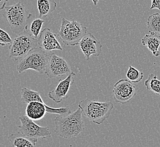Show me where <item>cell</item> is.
I'll use <instances>...</instances> for the list:
<instances>
[{"instance_id":"3","label":"cell","mask_w":160,"mask_h":147,"mask_svg":"<svg viewBox=\"0 0 160 147\" xmlns=\"http://www.w3.org/2000/svg\"><path fill=\"white\" fill-rule=\"evenodd\" d=\"M2 11L11 30L16 35L25 30L28 21L32 16L20 1L14 5L5 6Z\"/></svg>"},{"instance_id":"14","label":"cell","mask_w":160,"mask_h":147,"mask_svg":"<svg viewBox=\"0 0 160 147\" xmlns=\"http://www.w3.org/2000/svg\"><path fill=\"white\" fill-rule=\"evenodd\" d=\"M8 139L11 145L15 147H34L38 141L37 139L30 138L19 132L12 134Z\"/></svg>"},{"instance_id":"20","label":"cell","mask_w":160,"mask_h":147,"mask_svg":"<svg viewBox=\"0 0 160 147\" xmlns=\"http://www.w3.org/2000/svg\"><path fill=\"white\" fill-rule=\"evenodd\" d=\"M147 28L149 33L160 34V13H155L149 16Z\"/></svg>"},{"instance_id":"19","label":"cell","mask_w":160,"mask_h":147,"mask_svg":"<svg viewBox=\"0 0 160 147\" xmlns=\"http://www.w3.org/2000/svg\"><path fill=\"white\" fill-rule=\"evenodd\" d=\"M144 86L148 91L160 96V80L154 74L151 73L149 75L148 78L145 81Z\"/></svg>"},{"instance_id":"6","label":"cell","mask_w":160,"mask_h":147,"mask_svg":"<svg viewBox=\"0 0 160 147\" xmlns=\"http://www.w3.org/2000/svg\"><path fill=\"white\" fill-rule=\"evenodd\" d=\"M38 46L37 39L32 38L25 30L17 35L10 44L9 57L19 61L30 50Z\"/></svg>"},{"instance_id":"25","label":"cell","mask_w":160,"mask_h":147,"mask_svg":"<svg viewBox=\"0 0 160 147\" xmlns=\"http://www.w3.org/2000/svg\"><path fill=\"white\" fill-rule=\"evenodd\" d=\"M92 2L94 3V5L96 6L97 5V3H98L99 0H92Z\"/></svg>"},{"instance_id":"12","label":"cell","mask_w":160,"mask_h":147,"mask_svg":"<svg viewBox=\"0 0 160 147\" xmlns=\"http://www.w3.org/2000/svg\"><path fill=\"white\" fill-rule=\"evenodd\" d=\"M37 41L38 46L46 52H51L53 50H62L56 35L48 28L42 30Z\"/></svg>"},{"instance_id":"16","label":"cell","mask_w":160,"mask_h":147,"mask_svg":"<svg viewBox=\"0 0 160 147\" xmlns=\"http://www.w3.org/2000/svg\"><path fill=\"white\" fill-rule=\"evenodd\" d=\"M57 7L55 0H37V7L40 18L46 17L53 12Z\"/></svg>"},{"instance_id":"17","label":"cell","mask_w":160,"mask_h":147,"mask_svg":"<svg viewBox=\"0 0 160 147\" xmlns=\"http://www.w3.org/2000/svg\"><path fill=\"white\" fill-rule=\"evenodd\" d=\"M45 21L42 18L34 19L30 21L29 19L26 26L25 30L35 39H38L43 27Z\"/></svg>"},{"instance_id":"11","label":"cell","mask_w":160,"mask_h":147,"mask_svg":"<svg viewBox=\"0 0 160 147\" xmlns=\"http://www.w3.org/2000/svg\"><path fill=\"white\" fill-rule=\"evenodd\" d=\"M75 76L76 74L71 72L64 79L60 80L59 84L55 88L48 92V97L56 103H60L67 98V95L71 86L74 83Z\"/></svg>"},{"instance_id":"1","label":"cell","mask_w":160,"mask_h":147,"mask_svg":"<svg viewBox=\"0 0 160 147\" xmlns=\"http://www.w3.org/2000/svg\"><path fill=\"white\" fill-rule=\"evenodd\" d=\"M82 111L80 107L73 113L67 116H56L54 119L55 124V132L63 138L77 137L84 129V123L82 118Z\"/></svg>"},{"instance_id":"13","label":"cell","mask_w":160,"mask_h":147,"mask_svg":"<svg viewBox=\"0 0 160 147\" xmlns=\"http://www.w3.org/2000/svg\"><path fill=\"white\" fill-rule=\"evenodd\" d=\"M48 107L44 102L32 101L26 107V116L34 121L41 120L46 116Z\"/></svg>"},{"instance_id":"5","label":"cell","mask_w":160,"mask_h":147,"mask_svg":"<svg viewBox=\"0 0 160 147\" xmlns=\"http://www.w3.org/2000/svg\"><path fill=\"white\" fill-rule=\"evenodd\" d=\"M87 28L75 20L62 19V25L58 35L62 43L69 46L78 45L82 37L87 33Z\"/></svg>"},{"instance_id":"18","label":"cell","mask_w":160,"mask_h":147,"mask_svg":"<svg viewBox=\"0 0 160 147\" xmlns=\"http://www.w3.org/2000/svg\"><path fill=\"white\" fill-rule=\"evenodd\" d=\"M21 101L23 104H27L32 101L44 102L39 92L23 87L21 89Z\"/></svg>"},{"instance_id":"23","label":"cell","mask_w":160,"mask_h":147,"mask_svg":"<svg viewBox=\"0 0 160 147\" xmlns=\"http://www.w3.org/2000/svg\"><path fill=\"white\" fill-rule=\"evenodd\" d=\"M151 6L149 9H157L160 10V0H151Z\"/></svg>"},{"instance_id":"4","label":"cell","mask_w":160,"mask_h":147,"mask_svg":"<svg viewBox=\"0 0 160 147\" xmlns=\"http://www.w3.org/2000/svg\"><path fill=\"white\" fill-rule=\"evenodd\" d=\"M48 57L46 52L42 48H34L19 60L17 64V71L21 74L28 70H32L41 74L45 73Z\"/></svg>"},{"instance_id":"21","label":"cell","mask_w":160,"mask_h":147,"mask_svg":"<svg viewBox=\"0 0 160 147\" xmlns=\"http://www.w3.org/2000/svg\"><path fill=\"white\" fill-rule=\"evenodd\" d=\"M127 79L133 83H138L144 78V74L132 66L130 65L127 71Z\"/></svg>"},{"instance_id":"9","label":"cell","mask_w":160,"mask_h":147,"mask_svg":"<svg viewBox=\"0 0 160 147\" xmlns=\"http://www.w3.org/2000/svg\"><path fill=\"white\" fill-rule=\"evenodd\" d=\"M112 95L117 103L126 104L136 95L135 86L129 80L122 79L114 84Z\"/></svg>"},{"instance_id":"8","label":"cell","mask_w":160,"mask_h":147,"mask_svg":"<svg viewBox=\"0 0 160 147\" xmlns=\"http://www.w3.org/2000/svg\"><path fill=\"white\" fill-rule=\"evenodd\" d=\"M72 72V68L64 58L55 53L49 55L45 74L48 78L52 79L56 77L68 75Z\"/></svg>"},{"instance_id":"2","label":"cell","mask_w":160,"mask_h":147,"mask_svg":"<svg viewBox=\"0 0 160 147\" xmlns=\"http://www.w3.org/2000/svg\"><path fill=\"white\" fill-rule=\"evenodd\" d=\"M78 107L88 120L97 125H101L110 116L114 104L110 101L91 100L86 98L80 101Z\"/></svg>"},{"instance_id":"22","label":"cell","mask_w":160,"mask_h":147,"mask_svg":"<svg viewBox=\"0 0 160 147\" xmlns=\"http://www.w3.org/2000/svg\"><path fill=\"white\" fill-rule=\"evenodd\" d=\"M12 39L6 31L0 28V45L4 46L12 43Z\"/></svg>"},{"instance_id":"7","label":"cell","mask_w":160,"mask_h":147,"mask_svg":"<svg viewBox=\"0 0 160 147\" xmlns=\"http://www.w3.org/2000/svg\"><path fill=\"white\" fill-rule=\"evenodd\" d=\"M19 120L21 125L18 126V130L22 134L37 139L40 138L47 139L51 137V132L49 127L38 125L26 116H19Z\"/></svg>"},{"instance_id":"15","label":"cell","mask_w":160,"mask_h":147,"mask_svg":"<svg viewBox=\"0 0 160 147\" xmlns=\"http://www.w3.org/2000/svg\"><path fill=\"white\" fill-rule=\"evenodd\" d=\"M142 44L151 51L154 57H159L160 52V35L156 33L145 35L142 40Z\"/></svg>"},{"instance_id":"24","label":"cell","mask_w":160,"mask_h":147,"mask_svg":"<svg viewBox=\"0 0 160 147\" xmlns=\"http://www.w3.org/2000/svg\"><path fill=\"white\" fill-rule=\"evenodd\" d=\"M8 0H0V12L2 11L6 6V2Z\"/></svg>"},{"instance_id":"10","label":"cell","mask_w":160,"mask_h":147,"mask_svg":"<svg viewBox=\"0 0 160 147\" xmlns=\"http://www.w3.org/2000/svg\"><path fill=\"white\" fill-rule=\"evenodd\" d=\"M86 61H89L92 55L99 56L102 52V44L92 33H86L78 44Z\"/></svg>"}]
</instances>
